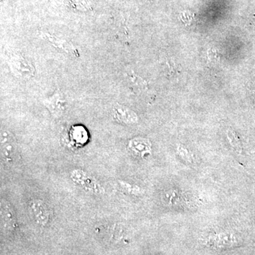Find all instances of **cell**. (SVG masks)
<instances>
[{
    "label": "cell",
    "mask_w": 255,
    "mask_h": 255,
    "mask_svg": "<svg viewBox=\"0 0 255 255\" xmlns=\"http://www.w3.org/2000/svg\"><path fill=\"white\" fill-rule=\"evenodd\" d=\"M9 66L15 78L27 81L34 75L35 68L21 53H16L9 57Z\"/></svg>",
    "instance_id": "6da1fadb"
},
{
    "label": "cell",
    "mask_w": 255,
    "mask_h": 255,
    "mask_svg": "<svg viewBox=\"0 0 255 255\" xmlns=\"http://www.w3.org/2000/svg\"><path fill=\"white\" fill-rule=\"evenodd\" d=\"M114 114H115L116 117L119 120L123 121V122H130L131 120L132 122H134V119H135V114H132V112H130V111L127 110L122 106L117 105L114 107Z\"/></svg>",
    "instance_id": "7a4b0ae2"
},
{
    "label": "cell",
    "mask_w": 255,
    "mask_h": 255,
    "mask_svg": "<svg viewBox=\"0 0 255 255\" xmlns=\"http://www.w3.org/2000/svg\"><path fill=\"white\" fill-rule=\"evenodd\" d=\"M63 97L60 92H56L52 98L48 100L49 102H48V106H49L50 108L53 109V110L55 111L58 109L59 112H61L65 103Z\"/></svg>",
    "instance_id": "3957f363"
},
{
    "label": "cell",
    "mask_w": 255,
    "mask_h": 255,
    "mask_svg": "<svg viewBox=\"0 0 255 255\" xmlns=\"http://www.w3.org/2000/svg\"><path fill=\"white\" fill-rule=\"evenodd\" d=\"M72 136L75 141L83 143L87 140V132L83 127H76L73 129Z\"/></svg>",
    "instance_id": "277c9868"
}]
</instances>
